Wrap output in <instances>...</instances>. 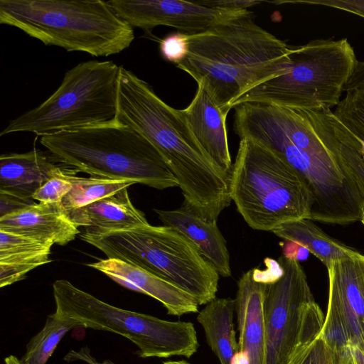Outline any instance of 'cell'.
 Returning <instances> with one entry per match:
<instances>
[{
  "mask_svg": "<svg viewBox=\"0 0 364 364\" xmlns=\"http://www.w3.org/2000/svg\"><path fill=\"white\" fill-rule=\"evenodd\" d=\"M117 122L135 130L159 151L178 181L183 205L192 213L217 220L230 205V176L203 153L180 109L166 104L149 83L122 65Z\"/></svg>",
  "mask_w": 364,
  "mask_h": 364,
  "instance_id": "6da1fadb",
  "label": "cell"
},
{
  "mask_svg": "<svg viewBox=\"0 0 364 364\" xmlns=\"http://www.w3.org/2000/svg\"><path fill=\"white\" fill-rule=\"evenodd\" d=\"M189 34L188 54L176 67L203 82L228 113L242 95L291 64L292 47L257 25L250 11Z\"/></svg>",
  "mask_w": 364,
  "mask_h": 364,
  "instance_id": "7a4b0ae2",
  "label": "cell"
},
{
  "mask_svg": "<svg viewBox=\"0 0 364 364\" xmlns=\"http://www.w3.org/2000/svg\"><path fill=\"white\" fill-rule=\"evenodd\" d=\"M0 23L95 57L119 53L134 39L133 28L102 0H1Z\"/></svg>",
  "mask_w": 364,
  "mask_h": 364,
  "instance_id": "3957f363",
  "label": "cell"
},
{
  "mask_svg": "<svg viewBox=\"0 0 364 364\" xmlns=\"http://www.w3.org/2000/svg\"><path fill=\"white\" fill-rule=\"evenodd\" d=\"M40 142L59 161L77 172L159 190L178 186L155 147L117 122L44 135Z\"/></svg>",
  "mask_w": 364,
  "mask_h": 364,
  "instance_id": "277c9868",
  "label": "cell"
},
{
  "mask_svg": "<svg viewBox=\"0 0 364 364\" xmlns=\"http://www.w3.org/2000/svg\"><path fill=\"white\" fill-rule=\"evenodd\" d=\"M238 134L273 150L300 174L312 198L311 220L334 225L361 220L364 186L333 147L324 143L333 156H323L299 148L261 105L244 115Z\"/></svg>",
  "mask_w": 364,
  "mask_h": 364,
  "instance_id": "5b68a950",
  "label": "cell"
},
{
  "mask_svg": "<svg viewBox=\"0 0 364 364\" xmlns=\"http://www.w3.org/2000/svg\"><path fill=\"white\" fill-rule=\"evenodd\" d=\"M230 195L254 230L309 219L311 193L300 174L279 154L255 140L240 139L230 173Z\"/></svg>",
  "mask_w": 364,
  "mask_h": 364,
  "instance_id": "8992f818",
  "label": "cell"
},
{
  "mask_svg": "<svg viewBox=\"0 0 364 364\" xmlns=\"http://www.w3.org/2000/svg\"><path fill=\"white\" fill-rule=\"evenodd\" d=\"M82 240L109 259L139 267L183 289L198 305L215 299L219 274L196 246L176 229L145 226L102 233L83 232Z\"/></svg>",
  "mask_w": 364,
  "mask_h": 364,
  "instance_id": "52a82bcc",
  "label": "cell"
},
{
  "mask_svg": "<svg viewBox=\"0 0 364 364\" xmlns=\"http://www.w3.org/2000/svg\"><path fill=\"white\" fill-rule=\"evenodd\" d=\"M120 67L112 60L78 63L47 100L11 119L0 136L31 132L42 136L116 122Z\"/></svg>",
  "mask_w": 364,
  "mask_h": 364,
  "instance_id": "ba28073f",
  "label": "cell"
},
{
  "mask_svg": "<svg viewBox=\"0 0 364 364\" xmlns=\"http://www.w3.org/2000/svg\"><path fill=\"white\" fill-rule=\"evenodd\" d=\"M284 74L262 82L232 105L260 102L301 110L336 107L358 61L347 38L315 39L292 47Z\"/></svg>",
  "mask_w": 364,
  "mask_h": 364,
  "instance_id": "9c48e42d",
  "label": "cell"
},
{
  "mask_svg": "<svg viewBox=\"0 0 364 364\" xmlns=\"http://www.w3.org/2000/svg\"><path fill=\"white\" fill-rule=\"evenodd\" d=\"M55 314L77 321L80 327L112 332L138 348L139 357L190 358L199 347L191 322L170 321L107 304L65 279L53 284Z\"/></svg>",
  "mask_w": 364,
  "mask_h": 364,
  "instance_id": "30bf717a",
  "label": "cell"
},
{
  "mask_svg": "<svg viewBox=\"0 0 364 364\" xmlns=\"http://www.w3.org/2000/svg\"><path fill=\"white\" fill-rule=\"evenodd\" d=\"M278 262L284 275L267 285L264 303V364H291L318 337L325 321L299 262L283 255Z\"/></svg>",
  "mask_w": 364,
  "mask_h": 364,
  "instance_id": "8fae6325",
  "label": "cell"
},
{
  "mask_svg": "<svg viewBox=\"0 0 364 364\" xmlns=\"http://www.w3.org/2000/svg\"><path fill=\"white\" fill-rule=\"evenodd\" d=\"M327 269L328 302L319 336L336 364H350V347L364 349V255L334 261Z\"/></svg>",
  "mask_w": 364,
  "mask_h": 364,
  "instance_id": "7c38bea8",
  "label": "cell"
},
{
  "mask_svg": "<svg viewBox=\"0 0 364 364\" xmlns=\"http://www.w3.org/2000/svg\"><path fill=\"white\" fill-rule=\"evenodd\" d=\"M117 14L132 28L147 33L156 26H167L188 33L205 31L250 11L214 7L205 1L109 0Z\"/></svg>",
  "mask_w": 364,
  "mask_h": 364,
  "instance_id": "4fadbf2b",
  "label": "cell"
},
{
  "mask_svg": "<svg viewBox=\"0 0 364 364\" xmlns=\"http://www.w3.org/2000/svg\"><path fill=\"white\" fill-rule=\"evenodd\" d=\"M180 112L205 156L230 176L232 164L225 123L228 112L220 109L203 82L198 83L192 101Z\"/></svg>",
  "mask_w": 364,
  "mask_h": 364,
  "instance_id": "5bb4252c",
  "label": "cell"
},
{
  "mask_svg": "<svg viewBox=\"0 0 364 364\" xmlns=\"http://www.w3.org/2000/svg\"><path fill=\"white\" fill-rule=\"evenodd\" d=\"M117 283L143 293L161 302L168 314L181 316L198 311L196 299L175 284L132 264L116 259H105L87 264Z\"/></svg>",
  "mask_w": 364,
  "mask_h": 364,
  "instance_id": "9a60e30c",
  "label": "cell"
},
{
  "mask_svg": "<svg viewBox=\"0 0 364 364\" xmlns=\"http://www.w3.org/2000/svg\"><path fill=\"white\" fill-rule=\"evenodd\" d=\"M0 230L58 245L80 234L61 203H34L1 216Z\"/></svg>",
  "mask_w": 364,
  "mask_h": 364,
  "instance_id": "2e32d148",
  "label": "cell"
},
{
  "mask_svg": "<svg viewBox=\"0 0 364 364\" xmlns=\"http://www.w3.org/2000/svg\"><path fill=\"white\" fill-rule=\"evenodd\" d=\"M49 151L6 153L0 156V193L30 200L36 191L65 167Z\"/></svg>",
  "mask_w": 364,
  "mask_h": 364,
  "instance_id": "e0dca14e",
  "label": "cell"
},
{
  "mask_svg": "<svg viewBox=\"0 0 364 364\" xmlns=\"http://www.w3.org/2000/svg\"><path fill=\"white\" fill-rule=\"evenodd\" d=\"M267 285L252 279V269L237 282L235 313L239 331V352L245 354L250 364H264L265 322L264 303Z\"/></svg>",
  "mask_w": 364,
  "mask_h": 364,
  "instance_id": "ac0fdd59",
  "label": "cell"
},
{
  "mask_svg": "<svg viewBox=\"0 0 364 364\" xmlns=\"http://www.w3.org/2000/svg\"><path fill=\"white\" fill-rule=\"evenodd\" d=\"M154 211L164 225L171 227L186 237L213 264L219 275L231 276L226 240L218 227L217 220L201 218L183 205L173 210L154 209Z\"/></svg>",
  "mask_w": 364,
  "mask_h": 364,
  "instance_id": "d6986e66",
  "label": "cell"
},
{
  "mask_svg": "<svg viewBox=\"0 0 364 364\" xmlns=\"http://www.w3.org/2000/svg\"><path fill=\"white\" fill-rule=\"evenodd\" d=\"M72 222L85 232L102 233L149 224L143 212L132 204L127 188L83 207L68 211Z\"/></svg>",
  "mask_w": 364,
  "mask_h": 364,
  "instance_id": "ffe728a7",
  "label": "cell"
},
{
  "mask_svg": "<svg viewBox=\"0 0 364 364\" xmlns=\"http://www.w3.org/2000/svg\"><path fill=\"white\" fill-rule=\"evenodd\" d=\"M53 245L0 230V287L22 280L30 271L50 262Z\"/></svg>",
  "mask_w": 364,
  "mask_h": 364,
  "instance_id": "44dd1931",
  "label": "cell"
},
{
  "mask_svg": "<svg viewBox=\"0 0 364 364\" xmlns=\"http://www.w3.org/2000/svg\"><path fill=\"white\" fill-rule=\"evenodd\" d=\"M235 312V299L215 298L197 316L207 343L220 364H230L233 356L239 351L233 323Z\"/></svg>",
  "mask_w": 364,
  "mask_h": 364,
  "instance_id": "7402d4cb",
  "label": "cell"
},
{
  "mask_svg": "<svg viewBox=\"0 0 364 364\" xmlns=\"http://www.w3.org/2000/svg\"><path fill=\"white\" fill-rule=\"evenodd\" d=\"M284 240L306 247L328 268L337 260L359 257L363 255L325 233L309 219H300L280 225L272 231Z\"/></svg>",
  "mask_w": 364,
  "mask_h": 364,
  "instance_id": "603a6c76",
  "label": "cell"
},
{
  "mask_svg": "<svg viewBox=\"0 0 364 364\" xmlns=\"http://www.w3.org/2000/svg\"><path fill=\"white\" fill-rule=\"evenodd\" d=\"M77 171L69 167L67 178L73 185L72 189L63 198L61 204L67 210L77 209L128 188L136 183L98 176L80 177Z\"/></svg>",
  "mask_w": 364,
  "mask_h": 364,
  "instance_id": "cb8c5ba5",
  "label": "cell"
},
{
  "mask_svg": "<svg viewBox=\"0 0 364 364\" xmlns=\"http://www.w3.org/2000/svg\"><path fill=\"white\" fill-rule=\"evenodd\" d=\"M76 327L80 326L73 319L61 318L55 313L48 316L43 328L27 344L21 362L46 364L63 337Z\"/></svg>",
  "mask_w": 364,
  "mask_h": 364,
  "instance_id": "d4e9b609",
  "label": "cell"
},
{
  "mask_svg": "<svg viewBox=\"0 0 364 364\" xmlns=\"http://www.w3.org/2000/svg\"><path fill=\"white\" fill-rule=\"evenodd\" d=\"M333 114L351 134L364 142V87L346 92Z\"/></svg>",
  "mask_w": 364,
  "mask_h": 364,
  "instance_id": "484cf974",
  "label": "cell"
},
{
  "mask_svg": "<svg viewBox=\"0 0 364 364\" xmlns=\"http://www.w3.org/2000/svg\"><path fill=\"white\" fill-rule=\"evenodd\" d=\"M69 167L65 166L60 173L44 183L34 193L33 200L43 203H61L73 188L71 182L66 177Z\"/></svg>",
  "mask_w": 364,
  "mask_h": 364,
  "instance_id": "4316f807",
  "label": "cell"
},
{
  "mask_svg": "<svg viewBox=\"0 0 364 364\" xmlns=\"http://www.w3.org/2000/svg\"><path fill=\"white\" fill-rule=\"evenodd\" d=\"M190 34L178 31L170 33L159 42L160 53L166 60L178 65L187 55Z\"/></svg>",
  "mask_w": 364,
  "mask_h": 364,
  "instance_id": "83f0119b",
  "label": "cell"
},
{
  "mask_svg": "<svg viewBox=\"0 0 364 364\" xmlns=\"http://www.w3.org/2000/svg\"><path fill=\"white\" fill-rule=\"evenodd\" d=\"M291 364H336L334 354L318 336Z\"/></svg>",
  "mask_w": 364,
  "mask_h": 364,
  "instance_id": "f1b7e54d",
  "label": "cell"
},
{
  "mask_svg": "<svg viewBox=\"0 0 364 364\" xmlns=\"http://www.w3.org/2000/svg\"><path fill=\"white\" fill-rule=\"evenodd\" d=\"M283 3L323 6L344 11L364 18V0H300L285 1Z\"/></svg>",
  "mask_w": 364,
  "mask_h": 364,
  "instance_id": "f546056e",
  "label": "cell"
},
{
  "mask_svg": "<svg viewBox=\"0 0 364 364\" xmlns=\"http://www.w3.org/2000/svg\"><path fill=\"white\" fill-rule=\"evenodd\" d=\"M264 263L267 267L264 269L259 267L252 269V279L258 283L269 285L275 283L284 275V269L280 263L270 257H266Z\"/></svg>",
  "mask_w": 364,
  "mask_h": 364,
  "instance_id": "4dcf8cb0",
  "label": "cell"
},
{
  "mask_svg": "<svg viewBox=\"0 0 364 364\" xmlns=\"http://www.w3.org/2000/svg\"><path fill=\"white\" fill-rule=\"evenodd\" d=\"M0 217L11 212L20 210L34 202L33 200H26L15 196L0 193Z\"/></svg>",
  "mask_w": 364,
  "mask_h": 364,
  "instance_id": "1f68e13d",
  "label": "cell"
},
{
  "mask_svg": "<svg viewBox=\"0 0 364 364\" xmlns=\"http://www.w3.org/2000/svg\"><path fill=\"white\" fill-rule=\"evenodd\" d=\"M67 362L81 360L87 364H114L109 360H106L102 363L98 362L90 353V348L83 347L79 350H70L63 358Z\"/></svg>",
  "mask_w": 364,
  "mask_h": 364,
  "instance_id": "d6a6232c",
  "label": "cell"
},
{
  "mask_svg": "<svg viewBox=\"0 0 364 364\" xmlns=\"http://www.w3.org/2000/svg\"><path fill=\"white\" fill-rule=\"evenodd\" d=\"M364 87V60H358L353 71L345 85L344 91L348 92Z\"/></svg>",
  "mask_w": 364,
  "mask_h": 364,
  "instance_id": "836d02e7",
  "label": "cell"
},
{
  "mask_svg": "<svg viewBox=\"0 0 364 364\" xmlns=\"http://www.w3.org/2000/svg\"><path fill=\"white\" fill-rule=\"evenodd\" d=\"M296 242L290 240H284L282 246L283 256L291 259H295L299 247Z\"/></svg>",
  "mask_w": 364,
  "mask_h": 364,
  "instance_id": "e575fe53",
  "label": "cell"
},
{
  "mask_svg": "<svg viewBox=\"0 0 364 364\" xmlns=\"http://www.w3.org/2000/svg\"><path fill=\"white\" fill-rule=\"evenodd\" d=\"M349 351L351 355L350 364H364L363 348L357 346H353L350 347Z\"/></svg>",
  "mask_w": 364,
  "mask_h": 364,
  "instance_id": "d590c367",
  "label": "cell"
},
{
  "mask_svg": "<svg viewBox=\"0 0 364 364\" xmlns=\"http://www.w3.org/2000/svg\"><path fill=\"white\" fill-rule=\"evenodd\" d=\"M309 251L304 247L301 246L299 247L296 260V261H301V260H305L309 257Z\"/></svg>",
  "mask_w": 364,
  "mask_h": 364,
  "instance_id": "8d00e7d4",
  "label": "cell"
},
{
  "mask_svg": "<svg viewBox=\"0 0 364 364\" xmlns=\"http://www.w3.org/2000/svg\"><path fill=\"white\" fill-rule=\"evenodd\" d=\"M6 364H23L21 360L14 355H9L5 358Z\"/></svg>",
  "mask_w": 364,
  "mask_h": 364,
  "instance_id": "74e56055",
  "label": "cell"
},
{
  "mask_svg": "<svg viewBox=\"0 0 364 364\" xmlns=\"http://www.w3.org/2000/svg\"><path fill=\"white\" fill-rule=\"evenodd\" d=\"M353 138L354 140V142L357 146V148L359 149V151L363 154L364 156V142L360 141L357 137H355L353 134Z\"/></svg>",
  "mask_w": 364,
  "mask_h": 364,
  "instance_id": "f35d334b",
  "label": "cell"
},
{
  "mask_svg": "<svg viewBox=\"0 0 364 364\" xmlns=\"http://www.w3.org/2000/svg\"><path fill=\"white\" fill-rule=\"evenodd\" d=\"M163 364H191V363L186 360H179L166 361V362L163 363Z\"/></svg>",
  "mask_w": 364,
  "mask_h": 364,
  "instance_id": "ab89813d",
  "label": "cell"
},
{
  "mask_svg": "<svg viewBox=\"0 0 364 364\" xmlns=\"http://www.w3.org/2000/svg\"><path fill=\"white\" fill-rule=\"evenodd\" d=\"M361 213H362V216H361V220L360 221L362 222V223L364 225V202H363V205H362Z\"/></svg>",
  "mask_w": 364,
  "mask_h": 364,
  "instance_id": "60d3db41",
  "label": "cell"
}]
</instances>
